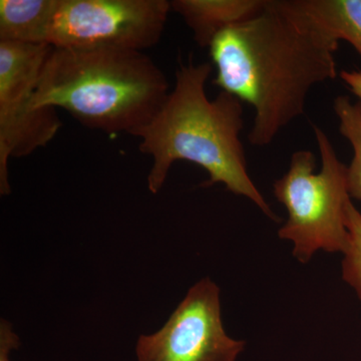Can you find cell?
<instances>
[{"mask_svg":"<svg viewBox=\"0 0 361 361\" xmlns=\"http://www.w3.org/2000/svg\"><path fill=\"white\" fill-rule=\"evenodd\" d=\"M167 0H59L49 44L77 49L144 51L160 42Z\"/></svg>","mask_w":361,"mask_h":361,"instance_id":"cell-6","label":"cell"},{"mask_svg":"<svg viewBox=\"0 0 361 361\" xmlns=\"http://www.w3.org/2000/svg\"><path fill=\"white\" fill-rule=\"evenodd\" d=\"M169 94L165 73L142 51L52 47L32 108L63 109L89 129L134 135Z\"/></svg>","mask_w":361,"mask_h":361,"instance_id":"cell-3","label":"cell"},{"mask_svg":"<svg viewBox=\"0 0 361 361\" xmlns=\"http://www.w3.org/2000/svg\"><path fill=\"white\" fill-rule=\"evenodd\" d=\"M59 0H0V42L49 44Z\"/></svg>","mask_w":361,"mask_h":361,"instance_id":"cell-9","label":"cell"},{"mask_svg":"<svg viewBox=\"0 0 361 361\" xmlns=\"http://www.w3.org/2000/svg\"><path fill=\"white\" fill-rule=\"evenodd\" d=\"M306 11L339 42H348L361 56V0H301Z\"/></svg>","mask_w":361,"mask_h":361,"instance_id":"cell-10","label":"cell"},{"mask_svg":"<svg viewBox=\"0 0 361 361\" xmlns=\"http://www.w3.org/2000/svg\"><path fill=\"white\" fill-rule=\"evenodd\" d=\"M212 73L209 63L179 59L174 90L155 118L137 130L140 151L153 158L148 189L158 194L169 170L177 161H188L207 171L210 179L203 186L222 183L228 191L250 199L271 219L273 213L254 185L240 134L243 129V106L236 97L222 92L209 99L206 82Z\"/></svg>","mask_w":361,"mask_h":361,"instance_id":"cell-2","label":"cell"},{"mask_svg":"<svg viewBox=\"0 0 361 361\" xmlns=\"http://www.w3.org/2000/svg\"><path fill=\"white\" fill-rule=\"evenodd\" d=\"M245 341L226 334L220 289L206 277L190 288L168 322L153 334H142L137 361H236Z\"/></svg>","mask_w":361,"mask_h":361,"instance_id":"cell-7","label":"cell"},{"mask_svg":"<svg viewBox=\"0 0 361 361\" xmlns=\"http://www.w3.org/2000/svg\"><path fill=\"white\" fill-rule=\"evenodd\" d=\"M341 78L349 90L361 101V71H341Z\"/></svg>","mask_w":361,"mask_h":361,"instance_id":"cell-14","label":"cell"},{"mask_svg":"<svg viewBox=\"0 0 361 361\" xmlns=\"http://www.w3.org/2000/svg\"><path fill=\"white\" fill-rule=\"evenodd\" d=\"M313 130L320 172H314V154L300 149L292 155L288 172L274 183L275 197L288 213L278 235L293 243L294 257L301 263L310 262L318 250L344 253L349 240L348 166L339 160L329 135L318 126Z\"/></svg>","mask_w":361,"mask_h":361,"instance_id":"cell-4","label":"cell"},{"mask_svg":"<svg viewBox=\"0 0 361 361\" xmlns=\"http://www.w3.org/2000/svg\"><path fill=\"white\" fill-rule=\"evenodd\" d=\"M334 110L339 121V132L353 149V160L348 166L349 196L361 201V101L339 96L334 99Z\"/></svg>","mask_w":361,"mask_h":361,"instance_id":"cell-11","label":"cell"},{"mask_svg":"<svg viewBox=\"0 0 361 361\" xmlns=\"http://www.w3.org/2000/svg\"><path fill=\"white\" fill-rule=\"evenodd\" d=\"M346 227L349 240L343 253L342 277L361 299V213L351 201L346 207Z\"/></svg>","mask_w":361,"mask_h":361,"instance_id":"cell-12","label":"cell"},{"mask_svg":"<svg viewBox=\"0 0 361 361\" xmlns=\"http://www.w3.org/2000/svg\"><path fill=\"white\" fill-rule=\"evenodd\" d=\"M20 339L14 332L13 324L2 318L0 320V361H11V353L18 350Z\"/></svg>","mask_w":361,"mask_h":361,"instance_id":"cell-13","label":"cell"},{"mask_svg":"<svg viewBox=\"0 0 361 361\" xmlns=\"http://www.w3.org/2000/svg\"><path fill=\"white\" fill-rule=\"evenodd\" d=\"M338 45L301 0H267L260 13L214 39L213 84L254 109L251 145L271 144L303 115L310 90L337 77Z\"/></svg>","mask_w":361,"mask_h":361,"instance_id":"cell-1","label":"cell"},{"mask_svg":"<svg viewBox=\"0 0 361 361\" xmlns=\"http://www.w3.org/2000/svg\"><path fill=\"white\" fill-rule=\"evenodd\" d=\"M51 44L0 42V193L11 194L8 160L51 142L63 123L56 109L32 108Z\"/></svg>","mask_w":361,"mask_h":361,"instance_id":"cell-5","label":"cell"},{"mask_svg":"<svg viewBox=\"0 0 361 361\" xmlns=\"http://www.w3.org/2000/svg\"><path fill=\"white\" fill-rule=\"evenodd\" d=\"M267 0H173L171 9L182 16L193 32L195 42L209 47L230 26L253 18Z\"/></svg>","mask_w":361,"mask_h":361,"instance_id":"cell-8","label":"cell"}]
</instances>
